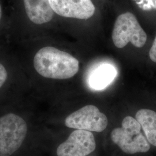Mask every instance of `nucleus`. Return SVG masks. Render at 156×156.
Listing matches in <instances>:
<instances>
[{
  "label": "nucleus",
  "instance_id": "nucleus-1",
  "mask_svg": "<svg viewBox=\"0 0 156 156\" xmlns=\"http://www.w3.org/2000/svg\"><path fill=\"white\" fill-rule=\"evenodd\" d=\"M34 66L44 78L62 80L73 78L78 73L79 62L68 53L47 46L36 53Z\"/></svg>",
  "mask_w": 156,
  "mask_h": 156
},
{
  "label": "nucleus",
  "instance_id": "nucleus-4",
  "mask_svg": "<svg viewBox=\"0 0 156 156\" xmlns=\"http://www.w3.org/2000/svg\"><path fill=\"white\" fill-rule=\"evenodd\" d=\"M112 38L117 48H123L129 42L136 48H140L146 42L147 35L134 14L126 12L116 19Z\"/></svg>",
  "mask_w": 156,
  "mask_h": 156
},
{
  "label": "nucleus",
  "instance_id": "nucleus-13",
  "mask_svg": "<svg viewBox=\"0 0 156 156\" xmlns=\"http://www.w3.org/2000/svg\"><path fill=\"white\" fill-rule=\"evenodd\" d=\"M149 55L151 60L154 62H156V37L153 42Z\"/></svg>",
  "mask_w": 156,
  "mask_h": 156
},
{
  "label": "nucleus",
  "instance_id": "nucleus-10",
  "mask_svg": "<svg viewBox=\"0 0 156 156\" xmlns=\"http://www.w3.org/2000/svg\"><path fill=\"white\" fill-rule=\"evenodd\" d=\"M135 119L150 144L156 147V112L150 109H140L136 113Z\"/></svg>",
  "mask_w": 156,
  "mask_h": 156
},
{
  "label": "nucleus",
  "instance_id": "nucleus-12",
  "mask_svg": "<svg viewBox=\"0 0 156 156\" xmlns=\"http://www.w3.org/2000/svg\"><path fill=\"white\" fill-rule=\"evenodd\" d=\"M7 76L8 73L5 67L0 63V88L5 83Z\"/></svg>",
  "mask_w": 156,
  "mask_h": 156
},
{
  "label": "nucleus",
  "instance_id": "nucleus-14",
  "mask_svg": "<svg viewBox=\"0 0 156 156\" xmlns=\"http://www.w3.org/2000/svg\"><path fill=\"white\" fill-rule=\"evenodd\" d=\"M1 15H2V9H1V6L0 5V19H1Z\"/></svg>",
  "mask_w": 156,
  "mask_h": 156
},
{
  "label": "nucleus",
  "instance_id": "nucleus-2",
  "mask_svg": "<svg viewBox=\"0 0 156 156\" xmlns=\"http://www.w3.org/2000/svg\"><path fill=\"white\" fill-rule=\"evenodd\" d=\"M112 142L128 154L146 153L151 145L147 140L139 122L128 116L122 121V127L115 128L111 133Z\"/></svg>",
  "mask_w": 156,
  "mask_h": 156
},
{
  "label": "nucleus",
  "instance_id": "nucleus-3",
  "mask_svg": "<svg viewBox=\"0 0 156 156\" xmlns=\"http://www.w3.org/2000/svg\"><path fill=\"white\" fill-rule=\"evenodd\" d=\"M28 133L23 117L10 113L0 117V156H11L22 146Z\"/></svg>",
  "mask_w": 156,
  "mask_h": 156
},
{
  "label": "nucleus",
  "instance_id": "nucleus-6",
  "mask_svg": "<svg viewBox=\"0 0 156 156\" xmlns=\"http://www.w3.org/2000/svg\"><path fill=\"white\" fill-rule=\"evenodd\" d=\"M96 142L89 131L75 129L57 149V156H87L95 151Z\"/></svg>",
  "mask_w": 156,
  "mask_h": 156
},
{
  "label": "nucleus",
  "instance_id": "nucleus-5",
  "mask_svg": "<svg viewBox=\"0 0 156 156\" xmlns=\"http://www.w3.org/2000/svg\"><path fill=\"white\" fill-rule=\"evenodd\" d=\"M65 125L68 128L101 133L107 127L108 119L97 106L88 105L68 115Z\"/></svg>",
  "mask_w": 156,
  "mask_h": 156
},
{
  "label": "nucleus",
  "instance_id": "nucleus-9",
  "mask_svg": "<svg viewBox=\"0 0 156 156\" xmlns=\"http://www.w3.org/2000/svg\"><path fill=\"white\" fill-rule=\"evenodd\" d=\"M117 75L116 68L109 63H102L95 67L88 78L89 86L93 89H104Z\"/></svg>",
  "mask_w": 156,
  "mask_h": 156
},
{
  "label": "nucleus",
  "instance_id": "nucleus-7",
  "mask_svg": "<svg viewBox=\"0 0 156 156\" xmlns=\"http://www.w3.org/2000/svg\"><path fill=\"white\" fill-rule=\"evenodd\" d=\"M54 12L61 16L86 20L93 16L95 8L91 0H49Z\"/></svg>",
  "mask_w": 156,
  "mask_h": 156
},
{
  "label": "nucleus",
  "instance_id": "nucleus-11",
  "mask_svg": "<svg viewBox=\"0 0 156 156\" xmlns=\"http://www.w3.org/2000/svg\"><path fill=\"white\" fill-rule=\"evenodd\" d=\"M136 4L144 11L156 10V0H134Z\"/></svg>",
  "mask_w": 156,
  "mask_h": 156
},
{
  "label": "nucleus",
  "instance_id": "nucleus-8",
  "mask_svg": "<svg viewBox=\"0 0 156 156\" xmlns=\"http://www.w3.org/2000/svg\"><path fill=\"white\" fill-rule=\"evenodd\" d=\"M29 19L37 24L49 22L53 19L54 11L49 0H24Z\"/></svg>",
  "mask_w": 156,
  "mask_h": 156
}]
</instances>
